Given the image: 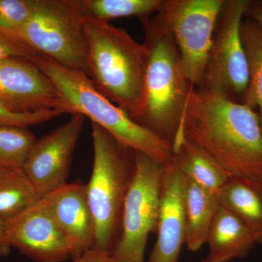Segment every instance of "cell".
<instances>
[{"label": "cell", "mask_w": 262, "mask_h": 262, "mask_svg": "<svg viewBox=\"0 0 262 262\" xmlns=\"http://www.w3.org/2000/svg\"><path fill=\"white\" fill-rule=\"evenodd\" d=\"M183 138L204 150L231 177L262 181L261 122L244 103L194 88L172 146Z\"/></svg>", "instance_id": "6da1fadb"}, {"label": "cell", "mask_w": 262, "mask_h": 262, "mask_svg": "<svg viewBox=\"0 0 262 262\" xmlns=\"http://www.w3.org/2000/svg\"><path fill=\"white\" fill-rule=\"evenodd\" d=\"M140 20L144 30L146 60L144 108L136 122L173 144L194 88L185 75L170 33L153 15Z\"/></svg>", "instance_id": "7a4b0ae2"}, {"label": "cell", "mask_w": 262, "mask_h": 262, "mask_svg": "<svg viewBox=\"0 0 262 262\" xmlns=\"http://www.w3.org/2000/svg\"><path fill=\"white\" fill-rule=\"evenodd\" d=\"M88 73L96 89L136 121L142 113L146 51L125 29L84 18Z\"/></svg>", "instance_id": "3957f363"}, {"label": "cell", "mask_w": 262, "mask_h": 262, "mask_svg": "<svg viewBox=\"0 0 262 262\" xmlns=\"http://www.w3.org/2000/svg\"><path fill=\"white\" fill-rule=\"evenodd\" d=\"M33 61L54 84L65 114L89 117L122 145L149 155L159 163L167 164L172 159L171 143L134 121L100 93L85 73L67 68L40 55Z\"/></svg>", "instance_id": "277c9868"}, {"label": "cell", "mask_w": 262, "mask_h": 262, "mask_svg": "<svg viewBox=\"0 0 262 262\" xmlns=\"http://www.w3.org/2000/svg\"><path fill=\"white\" fill-rule=\"evenodd\" d=\"M94 164L86 196L94 223V248L111 254L119 238L124 202L134 171V151L92 122Z\"/></svg>", "instance_id": "5b68a950"}, {"label": "cell", "mask_w": 262, "mask_h": 262, "mask_svg": "<svg viewBox=\"0 0 262 262\" xmlns=\"http://www.w3.org/2000/svg\"><path fill=\"white\" fill-rule=\"evenodd\" d=\"M80 0H35L16 39L40 56L88 73L89 45Z\"/></svg>", "instance_id": "8992f818"}, {"label": "cell", "mask_w": 262, "mask_h": 262, "mask_svg": "<svg viewBox=\"0 0 262 262\" xmlns=\"http://www.w3.org/2000/svg\"><path fill=\"white\" fill-rule=\"evenodd\" d=\"M134 171L124 202L120 232L111 253L114 262H144L148 237L157 231L165 165L134 151Z\"/></svg>", "instance_id": "52a82bcc"}, {"label": "cell", "mask_w": 262, "mask_h": 262, "mask_svg": "<svg viewBox=\"0 0 262 262\" xmlns=\"http://www.w3.org/2000/svg\"><path fill=\"white\" fill-rule=\"evenodd\" d=\"M250 0H225L199 87L243 103L248 86L247 58L241 24Z\"/></svg>", "instance_id": "ba28073f"}, {"label": "cell", "mask_w": 262, "mask_h": 262, "mask_svg": "<svg viewBox=\"0 0 262 262\" xmlns=\"http://www.w3.org/2000/svg\"><path fill=\"white\" fill-rule=\"evenodd\" d=\"M225 0H163L154 18L171 34L192 88L203 79Z\"/></svg>", "instance_id": "9c48e42d"}, {"label": "cell", "mask_w": 262, "mask_h": 262, "mask_svg": "<svg viewBox=\"0 0 262 262\" xmlns=\"http://www.w3.org/2000/svg\"><path fill=\"white\" fill-rule=\"evenodd\" d=\"M84 121L83 115L74 114L69 121L36 139L23 169L42 198L68 183Z\"/></svg>", "instance_id": "30bf717a"}, {"label": "cell", "mask_w": 262, "mask_h": 262, "mask_svg": "<svg viewBox=\"0 0 262 262\" xmlns=\"http://www.w3.org/2000/svg\"><path fill=\"white\" fill-rule=\"evenodd\" d=\"M7 222L10 247L35 262H63L73 248L43 198Z\"/></svg>", "instance_id": "8fae6325"}, {"label": "cell", "mask_w": 262, "mask_h": 262, "mask_svg": "<svg viewBox=\"0 0 262 262\" xmlns=\"http://www.w3.org/2000/svg\"><path fill=\"white\" fill-rule=\"evenodd\" d=\"M0 102L15 113L58 110L65 114L53 82L26 58L0 61Z\"/></svg>", "instance_id": "7c38bea8"}, {"label": "cell", "mask_w": 262, "mask_h": 262, "mask_svg": "<svg viewBox=\"0 0 262 262\" xmlns=\"http://www.w3.org/2000/svg\"><path fill=\"white\" fill-rule=\"evenodd\" d=\"M185 173L177 153L165 165L160 188L158 239L147 262H179L185 244Z\"/></svg>", "instance_id": "4fadbf2b"}, {"label": "cell", "mask_w": 262, "mask_h": 262, "mask_svg": "<svg viewBox=\"0 0 262 262\" xmlns=\"http://www.w3.org/2000/svg\"><path fill=\"white\" fill-rule=\"evenodd\" d=\"M42 198L57 225L72 244V258L94 248V223L85 184L80 182L67 183Z\"/></svg>", "instance_id": "5bb4252c"}, {"label": "cell", "mask_w": 262, "mask_h": 262, "mask_svg": "<svg viewBox=\"0 0 262 262\" xmlns=\"http://www.w3.org/2000/svg\"><path fill=\"white\" fill-rule=\"evenodd\" d=\"M206 244L209 251L201 262H230L246 257L256 243L244 222L220 204L212 222Z\"/></svg>", "instance_id": "9a60e30c"}, {"label": "cell", "mask_w": 262, "mask_h": 262, "mask_svg": "<svg viewBox=\"0 0 262 262\" xmlns=\"http://www.w3.org/2000/svg\"><path fill=\"white\" fill-rule=\"evenodd\" d=\"M220 204L237 215L262 245V181L230 177L220 191Z\"/></svg>", "instance_id": "2e32d148"}, {"label": "cell", "mask_w": 262, "mask_h": 262, "mask_svg": "<svg viewBox=\"0 0 262 262\" xmlns=\"http://www.w3.org/2000/svg\"><path fill=\"white\" fill-rule=\"evenodd\" d=\"M184 198L185 244L189 251L194 252L206 244L212 222L220 206V194L208 192L187 177Z\"/></svg>", "instance_id": "e0dca14e"}, {"label": "cell", "mask_w": 262, "mask_h": 262, "mask_svg": "<svg viewBox=\"0 0 262 262\" xmlns=\"http://www.w3.org/2000/svg\"><path fill=\"white\" fill-rule=\"evenodd\" d=\"M173 151L179 155L186 177L208 192L220 194L231 176L213 158L184 138Z\"/></svg>", "instance_id": "ac0fdd59"}, {"label": "cell", "mask_w": 262, "mask_h": 262, "mask_svg": "<svg viewBox=\"0 0 262 262\" xmlns=\"http://www.w3.org/2000/svg\"><path fill=\"white\" fill-rule=\"evenodd\" d=\"M41 198L23 168H0V218L8 222Z\"/></svg>", "instance_id": "d6986e66"}, {"label": "cell", "mask_w": 262, "mask_h": 262, "mask_svg": "<svg viewBox=\"0 0 262 262\" xmlns=\"http://www.w3.org/2000/svg\"><path fill=\"white\" fill-rule=\"evenodd\" d=\"M241 34L248 70V89L242 103L253 110L258 108L262 128V27L244 18Z\"/></svg>", "instance_id": "ffe728a7"}, {"label": "cell", "mask_w": 262, "mask_h": 262, "mask_svg": "<svg viewBox=\"0 0 262 262\" xmlns=\"http://www.w3.org/2000/svg\"><path fill=\"white\" fill-rule=\"evenodd\" d=\"M163 3V0H80L84 18L104 22L124 17L151 16Z\"/></svg>", "instance_id": "44dd1931"}, {"label": "cell", "mask_w": 262, "mask_h": 262, "mask_svg": "<svg viewBox=\"0 0 262 262\" xmlns=\"http://www.w3.org/2000/svg\"><path fill=\"white\" fill-rule=\"evenodd\" d=\"M35 136L29 127L0 126V168H23Z\"/></svg>", "instance_id": "7402d4cb"}, {"label": "cell", "mask_w": 262, "mask_h": 262, "mask_svg": "<svg viewBox=\"0 0 262 262\" xmlns=\"http://www.w3.org/2000/svg\"><path fill=\"white\" fill-rule=\"evenodd\" d=\"M34 3L35 0H0V32L16 39L32 15Z\"/></svg>", "instance_id": "603a6c76"}, {"label": "cell", "mask_w": 262, "mask_h": 262, "mask_svg": "<svg viewBox=\"0 0 262 262\" xmlns=\"http://www.w3.org/2000/svg\"><path fill=\"white\" fill-rule=\"evenodd\" d=\"M63 115L58 110H45L32 113H19L11 111L0 102V126L29 127L50 121Z\"/></svg>", "instance_id": "cb8c5ba5"}, {"label": "cell", "mask_w": 262, "mask_h": 262, "mask_svg": "<svg viewBox=\"0 0 262 262\" xmlns=\"http://www.w3.org/2000/svg\"><path fill=\"white\" fill-rule=\"evenodd\" d=\"M37 56V53L20 41L0 32V61L13 58L34 61Z\"/></svg>", "instance_id": "d4e9b609"}, {"label": "cell", "mask_w": 262, "mask_h": 262, "mask_svg": "<svg viewBox=\"0 0 262 262\" xmlns=\"http://www.w3.org/2000/svg\"><path fill=\"white\" fill-rule=\"evenodd\" d=\"M74 262H114L111 254L93 248L72 258Z\"/></svg>", "instance_id": "484cf974"}, {"label": "cell", "mask_w": 262, "mask_h": 262, "mask_svg": "<svg viewBox=\"0 0 262 262\" xmlns=\"http://www.w3.org/2000/svg\"><path fill=\"white\" fill-rule=\"evenodd\" d=\"M245 18L251 19L262 27V0H250Z\"/></svg>", "instance_id": "4316f807"}, {"label": "cell", "mask_w": 262, "mask_h": 262, "mask_svg": "<svg viewBox=\"0 0 262 262\" xmlns=\"http://www.w3.org/2000/svg\"><path fill=\"white\" fill-rule=\"evenodd\" d=\"M10 251L11 247L8 242L7 234V222L0 218V256L5 257L8 256Z\"/></svg>", "instance_id": "83f0119b"}]
</instances>
